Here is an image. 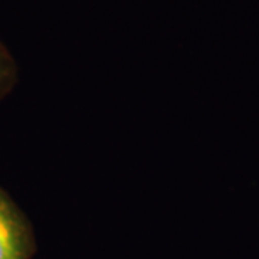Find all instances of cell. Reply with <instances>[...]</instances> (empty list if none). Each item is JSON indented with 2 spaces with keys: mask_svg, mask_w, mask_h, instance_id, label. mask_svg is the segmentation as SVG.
I'll use <instances>...</instances> for the list:
<instances>
[{
  "mask_svg": "<svg viewBox=\"0 0 259 259\" xmlns=\"http://www.w3.org/2000/svg\"><path fill=\"white\" fill-rule=\"evenodd\" d=\"M22 229L10 206L0 196V259H23Z\"/></svg>",
  "mask_w": 259,
  "mask_h": 259,
  "instance_id": "1",
  "label": "cell"
}]
</instances>
